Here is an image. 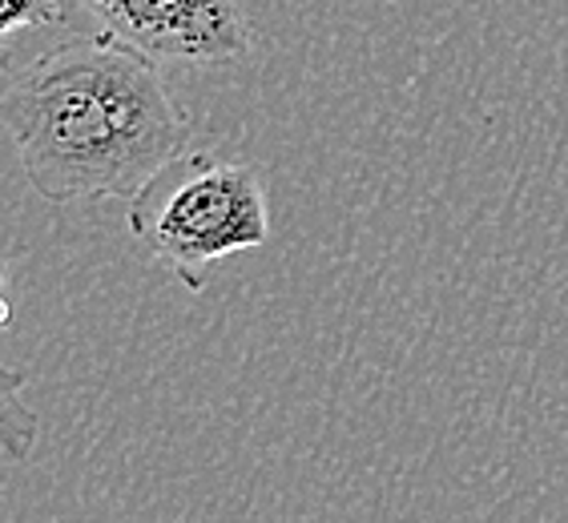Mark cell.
<instances>
[{"mask_svg": "<svg viewBox=\"0 0 568 523\" xmlns=\"http://www.w3.org/2000/svg\"><path fill=\"white\" fill-rule=\"evenodd\" d=\"M37 431H41V419L24 403L21 375L0 362V455L29 459L37 448Z\"/></svg>", "mask_w": 568, "mask_h": 523, "instance_id": "4", "label": "cell"}, {"mask_svg": "<svg viewBox=\"0 0 568 523\" xmlns=\"http://www.w3.org/2000/svg\"><path fill=\"white\" fill-rule=\"evenodd\" d=\"M9 322V302H4V295H0V327Z\"/></svg>", "mask_w": 568, "mask_h": 523, "instance_id": "6", "label": "cell"}, {"mask_svg": "<svg viewBox=\"0 0 568 523\" xmlns=\"http://www.w3.org/2000/svg\"><path fill=\"white\" fill-rule=\"evenodd\" d=\"M105 33L178 65H222L251 53L239 0H81Z\"/></svg>", "mask_w": 568, "mask_h": 523, "instance_id": "3", "label": "cell"}, {"mask_svg": "<svg viewBox=\"0 0 568 523\" xmlns=\"http://www.w3.org/2000/svg\"><path fill=\"white\" fill-rule=\"evenodd\" d=\"M65 17V0H0V76L12 69V41Z\"/></svg>", "mask_w": 568, "mask_h": 523, "instance_id": "5", "label": "cell"}, {"mask_svg": "<svg viewBox=\"0 0 568 523\" xmlns=\"http://www.w3.org/2000/svg\"><path fill=\"white\" fill-rule=\"evenodd\" d=\"M29 186L44 202L125 197L182 153L190 117L150 53L101 29L37 57L0 93Z\"/></svg>", "mask_w": 568, "mask_h": 523, "instance_id": "1", "label": "cell"}, {"mask_svg": "<svg viewBox=\"0 0 568 523\" xmlns=\"http://www.w3.org/2000/svg\"><path fill=\"white\" fill-rule=\"evenodd\" d=\"M138 246L190 290L206 266L271 242V206L258 170L222 153H178L130 197Z\"/></svg>", "mask_w": 568, "mask_h": 523, "instance_id": "2", "label": "cell"}]
</instances>
